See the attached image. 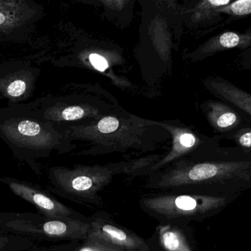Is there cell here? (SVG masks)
<instances>
[{"instance_id": "6da1fadb", "label": "cell", "mask_w": 251, "mask_h": 251, "mask_svg": "<svg viewBox=\"0 0 251 251\" xmlns=\"http://www.w3.org/2000/svg\"><path fill=\"white\" fill-rule=\"evenodd\" d=\"M0 139L13 156L39 174L37 159L46 156L54 145V134L47 119L29 104L7 103L0 107Z\"/></svg>"}, {"instance_id": "7a4b0ae2", "label": "cell", "mask_w": 251, "mask_h": 251, "mask_svg": "<svg viewBox=\"0 0 251 251\" xmlns=\"http://www.w3.org/2000/svg\"><path fill=\"white\" fill-rule=\"evenodd\" d=\"M44 14L35 0H0V45L27 41Z\"/></svg>"}, {"instance_id": "3957f363", "label": "cell", "mask_w": 251, "mask_h": 251, "mask_svg": "<svg viewBox=\"0 0 251 251\" xmlns=\"http://www.w3.org/2000/svg\"><path fill=\"white\" fill-rule=\"evenodd\" d=\"M230 196H177L147 202L148 210L164 224H176L185 218H196L224 206Z\"/></svg>"}, {"instance_id": "277c9868", "label": "cell", "mask_w": 251, "mask_h": 251, "mask_svg": "<svg viewBox=\"0 0 251 251\" xmlns=\"http://www.w3.org/2000/svg\"><path fill=\"white\" fill-rule=\"evenodd\" d=\"M40 74L27 60H12L0 63V98L8 103L21 104L32 97Z\"/></svg>"}, {"instance_id": "5b68a950", "label": "cell", "mask_w": 251, "mask_h": 251, "mask_svg": "<svg viewBox=\"0 0 251 251\" xmlns=\"http://www.w3.org/2000/svg\"><path fill=\"white\" fill-rule=\"evenodd\" d=\"M0 181L8 186L15 195L34 205L49 218H71V212L67 208L47 196L32 183L7 176L0 178Z\"/></svg>"}, {"instance_id": "8992f818", "label": "cell", "mask_w": 251, "mask_h": 251, "mask_svg": "<svg viewBox=\"0 0 251 251\" xmlns=\"http://www.w3.org/2000/svg\"><path fill=\"white\" fill-rule=\"evenodd\" d=\"M235 0H186L181 6V17L189 28L209 29L216 25L223 26L224 16L218 8L231 4Z\"/></svg>"}, {"instance_id": "52a82bcc", "label": "cell", "mask_w": 251, "mask_h": 251, "mask_svg": "<svg viewBox=\"0 0 251 251\" xmlns=\"http://www.w3.org/2000/svg\"><path fill=\"white\" fill-rule=\"evenodd\" d=\"M88 237L98 239L117 246L125 251H149V247L140 237L126 228L102 218L91 223Z\"/></svg>"}, {"instance_id": "ba28073f", "label": "cell", "mask_w": 251, "mask_h": 251, "mask_svg": "<svg viewBox=\"0 0 251 251\" xmlns=\"http://www.w3.org/2000/svg\"><path fill=\"white\" fill-rule=\"evenodd\" d=\"M203 109L211 126L219 135H226L245 126L251 125V117L222 100L206 101Z\"/></svg>"}, {"instance_id": "9c48e42d", "label": "cell", "mask_w": 251, "mask_h": 251, "mask_svg": "<svg viewBox=\"0 0 251 251\" xmlns=\"http://www.w3.org/2000/svg\"><path fill=\"white\" fill-rule=\"evenodd\" d=\"M251 47V26L244 32L225 31L211 37L196 50L194 57L204 59L227 50L245 51Z\"/></svg>"}, {"instance_id": "30bf717a", "label": "cell", "mask_w": 251, "mask_h": 251, "mask_svg": "<svg viewBox=\"0 0 251 251\" xmlns=\"http://www.w3.org/2000/svg\"><path fill=\"white\" fill-rule=\"evenodd\" d=\"M208 90L218 100L231 104L251 118V94L220 76L206 81Z\"/></svg>"}, {"instance_id": "8fae6325", "label": "cell", "mask_w": 251, "mask_h": 251, "mask_svg": "<svg viewBox=\"0 0 251 251\" xmlns=\"http://www.w3.org/2000/svg\"><path fill=\"white\" fill-rule=\"evenodd\" d=\"M90 228V223L83 222L80 220H75L71 218L51 220L35 228L28 226V228H25L24 230L57 238L85 240L88 237Z\"/></svg>"}, {"instance_id": "7c38bea8", "label": "cell", "mask_w": 251, "mask_h": 251, "mask_svg": "<svg viewBox=\"0 0 251 251\" xmlns=\"http://www.w3.org/2000/svg\"><path fill=\"white\" fill-rule=\"evenodd\" d=\"M232 141L234 146H219L215 155L217 161H251V125L221 136Z\"/></svg>"}, {"instance_id": "4fadbf2b", "label": "cell", "mask_w": 251, "mask_h": 251, "mask_svg": "<svg viewBox=\"0 0 251 251\" xmlns=\"http://www.w3.org/2000/svg\"><path fill=\"white\" fill-rule=\"evenodd\" d=\"M158 231L159 242L165 251H193L184 233L176 224L159 226Z\"/></svg>"}, {"instance_id": "5bb4252c", "label": "cell", "mask_w": 251, "mask_h": 251, "mask_svg": "<svg viewBox=\"0 0 251 251\" xmlns=\"http://www.w3.org/2000/svg\"><path fill=\"white\" fill-rule=\"evenodd\" d=\"M218 13L228 16L224 24L230 23L237 19L248 17L251 15V0H235L228 5L218 9Z\"/></svg>"}, {"instance_id": "9a60e30c", "label": "cell", "mask_w": 251, "mask_h": 251, "mask_svg": "<svg viewBox=\"0 0 251 251\" xmlns=\"http://www.w3.org/2000/svg\"><path fill=\"white\" fill-rule=\"evenodd\" d=\"M79 251H125L117 246L98 239L87 237Z\"/></svg>"}, {"instance_id": "2e32d148", "label": "cell", "mask_w": 251, "mask_h": 251, "mask_svg": "<svg viewBox=\"0 0 251 251\" xmlns=\"http://www.w3.org/2000/svg\"><path fill=\"white\" fill-rule=\"evenodd\" d=\"M85 115L83 109L76 106L66 107L59 112V117L65 121H75L82 119Z\"/></svg>"}, {"instance_id": "e0dca14e", "label": "cell", "mask_w": 251, "mask_h": 251, "mask_svg": "<svg viewBox=\"0 0 251 251\" xmlns=\"http://www.w3.org/2000/svg\"><path fill=\"white\" fill-rule=\"evenodd\" d=\"M119 126V121L116 118L106 117L98 124V129L101 133L108 134L116 131Z\"/></svg>"}, {"instance_id": "ac0fdd59", "label": "cell", "mask_w": 251, "mask_h": 251, "mask_svg": "<svg viewBox=\"0 0 251 251\" xmlns=\"http://www.w3.org/2000/svg\"><path fill=\"white\" fill-rule=\"evenodd\" d=\"M236 66L240 70L251 71V47L240 51L236 59Z\"/></svg>"}, {"instance_id": "d6986e66", "label": "cell", "mask_w": 251, "mask_h": 251, "mask_svg": "<svg viewBox=\"0 0 251 251\" xmlns=\"http://www.w3.org/2000/svg\"><path fill=\"white\" fill-rule=\"evenodd\" d=\"M156 2L162 10L181 17V6L178 4V0H156Z\"/></svg>"}, {"instance_id": "ffe728a7", "label": "cell", "mask_w": 251, "mask_h": 251, "mask_svg": "<svg viewBox=\"0 0 251 251\" xmlns=\"http://www.w3.org/2000/svg\"><path fill=\"white\" fill-rule=\"evenodd\" d=\"M93 181L87 176H79L74 178L72 181V187L78 192H85L92 187Z\"/></svg>"}, {"instance_id": "44dd1931", "label": "cell", "mask_w": 251, "mask_h": 251, "mask_svg": "<svg viewBox=\"0 0 251 251\" xmlns=\"http://www.w3.org/2000/svg\"><path fill=\"white\" fill-rule=\"evenodd\" d=\"M179 143L185 149H193L199 144V139L193 133H183L180 135Z\"/></svg>"}, {"instance_id": "7402d4cb", "label": "cell", "mask_w": 251, "mask_h": 251, "mask_svg": "<svg viewBox=\"0 0 251 251\" xmlns=\"http://www.w3.org/2000/svg\"><path fill=\"white\" fill-rule=\"evenodd\" d=\"M134 0H116V17H122L128 12L132 11Z\"/></svg>"}, {"instance_id": "603a6c76", "label": "cell", "mask_w": 251, "mask_h": 251, "mask_svg": "<svg viewBox=\"0 0 251 251\" xmlns=\"http://www.w3.org/2000/svg\"><path fill=\"white\" fill-rule=\"evenodd\" d=\"M92 66L100 72H104L108 68L107 60L98 54H91L89 57Z\"/></svg>"}, {"instance_id": "cb8c5ba5", "label": "cell", "mask_w": 251, "mask_h": 251, "mask_svg": "<svg viewBox=\"0 0 251 251\" xmlns=\"http://www.w3.org/2000/svg\"><path fill=\"white\" fill-rule=\"evenodd\" d=\"M104 6L106 11L116 17V0H99Z\"/></svg>"}, {"instance_id": "d4e9b609", "label": "cell", "mask_w": 251, "mask_h": 251, "mask_svg": "<svg viewBox=\"0 0 251 251\" xmlns=\"http://www.w3.org/2000/svg\"><path fill=\"white\" fill-rule=\"evenodd\" d=\"M7 239L3 238V237H0V248L3 247L7 243Z\"/></svg>"}]
</instances>
